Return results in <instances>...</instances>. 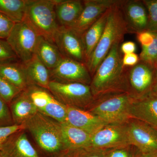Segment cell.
I'll return each mask as SVG.
<instances>
[{
	"label": "cell",
	"instance_id": "cell-1",
	"mask_svg": "<svg viewBox=\"0 0 157 157\" xmlns=\"http://www.w3.org/2000/svg\"><path fill=\"white\" fill-rule=\"evenodd\" d=\"M121 44H116L98 67L90 86L95 100L107 94L125 92V76L127 67L122 65Z\"/></svg>",
	"mask_w": 157,
	"mask_h": 157
},
{
	"label": "cell",
	"instance_id": "cell-2",
	"mask_svg": "<svg viewBox=\"0 0 157 157\" xmlns=\"http://www.w3.org/2000/svg\"><path fill=\"white\" fill-rule=\"evenodd\" d=\"M118 1L110 8L101 39L86 64L92 78L113 47L116 44H121L125 35L128 33Z\"/></svg>",
	"mask_w": 157,
	"mask_h": 157
},
{
	"label": "cell",
	"instance_id": "cell-3",
	"mask_svg": "<svg viewBox=\"0 0 157 157\" xmlns=\"http://www.w3.org/2000/svg\"><path fill=\"white\" fill-rule=\"evenodd\" d=\"M23 124L44 151L56 156L64 151L61 123L57 121L38 111Z\"/></svg>",
	"mask_w": 157,
	"mask_h": 157
},
{
	"label": "cell",
	"instance_id": "cell-4",
	"mask_svg": "<svg viewBox=\"0 0 157 157\" xmlns=\"http://www.w3.org/2000/svg\"><path fill=\"white\" fill-rule=\"evenodd\" d=\"M53 0H29L23 21L39 36L53 42L59 25Z\"/></svg>",
	"mask_w": 157,
	"mask_h": 157
},
{
	"label": "cell",
	"instance_id": "cell-5",
	"mask_svg": "<svg viewBox=\"0 0 157 157\" xmlns=\"http://www.w3.org/2000/svg\"><path fill=\"white\" fill-rule=\"evenodd\" d=\"M133 98L126 92L107 94L95 99L87 110L107 124H125L131 119L128 109Z\"/></svg>",
	"mask_w": 157,
	"mask_h": 157
},
{
	"label": "cell",
	"instance_id": "cell-6",
	"mask_svg": "<svg viewBox=\"0 0 157 157\" xmlns=\"http://www.w3.org/2000/svg\"><path fill=\"white\" fill-rule=\"evenodd\" d=\"M48 90L57 100L67 107L87 109L95 101L90 86L87 85L51 81Z\"/></svg>",
	"mask_w": 157,
	"mask_h": 157
},
{
	"label": "cell",
	"instance_id": "cell-7",
	"mask_svg": "<svg viewBox=\"0 0 157 157\" xmlns=\"http://www.w3.org/2000/svg\"><path fill=\"white\" fill-rule=\"evenodd\" d=\"M39 36L23 21L14 24L6 39L20 62L26 63L35 56Z\"/></svg>",
	"mask_w": 157,
	"mask_h": 157
},
{
	"label": "cell",
	"instance_id": "cell-8",
	"mask_svg": "<svg viewBox=\"0 0 157 157\" xmlns=\"http://www.w3.org/2000/svg\"><path fill=\"white\" fill-rule=\"evenodd\" d=\"M155 70L140 61L132 67H127L125 76V90L134 98H139L151 92L155 82Z\"/></svg>",
	"mask_w": 157,
	"mask_h": 157
},
{
	"label": "cell",
	"instance_id": "cell-9",
	"mask_svg": "<svg viewBox=\"0 0 157 157\" xmlns=\"http://www.w3.org/2000/svg\"><path fill=\"white\" fill-rule=\"evenodd\" d=\"M25 90L38 112L60 123H66L67 106L57 100L48 90L37 86L31 85L28 86Z\"/></svg>",
	"mask_w": 157,
	"mask_h": 157
},
{
	"label": "cell",
	"instance_id": "cell-10",
	"mask_svg": "<svg viewBox=\"0 0 157 157\" xmlns=\"http://www.w3.org/2000/svg\"><path fill=\"white\" fill-rule=\"evenodd\" d=\"M53 42L63 57L86 65V59L82 36L76 31L59 26L54 36Z\"/></svg>",
	"mask_w": 157,
	"mask_h": 157
},
{
	"label": "cell",
	"instance_id": "cell-11",
	"mask_svg": "<svg viewBox=\"0 0 157 157\" xmlns=\"http://www.w3.org/2000/svg\"><path fill=\"white\" fill-rule=\"evenodd\" d=\"M51 81L63 83H78L90 86L92 80L86 65L63 57L55 68L50 70Z\"/></svg>",
	"mask_w": 157,
	"mask_h": 157
},
{
	"label": "cell",
	"instance_id": "cell-12",
	"mask_svg": "<svg viewBox=\"0 0 157 157\" xmlns=\"http://www.w3.org/2000/svg\"><path fill=\"white\" fill-rule=\"evenodd\" d=\"M128 145L131 144L126 123L113 124L104 126L92 135L87 147L104 150Z\"/></svg>",
	"mask_w": 157,
	"mask_h": 157
},
{
	"label": "cell",
	"instance_id": "cell-13",
	"mask_svg": "<svg viewBox=\"0 0 157 157\" xmlns=\"http://www.w3.org/2000/svg\"><path fill=\"white\" fill-rule=\"evenodd\" d=\"M130 144L141 152L157 151V129L131 118L126 123Z\"/></svg>",
	"mask_w": 157,
	"mask_h": 157
},
{
	"label": "cell",
	"instance_id": "cell-14",
	"mask_svg": "<svg viewBox=\"0 0 157 157\" xmlns=\"http://www.w3.org/2000/svg\"><path fill=\"white\" fill-rule=\"evenodd\" d=\"M118 5L126 23L128 33L137 34L147 31L148 14L140 0H118Z\"/></svg>",
	"mask_w": 157,
	"mask_h": 157
},
{
	"label": "cell",
	"instance_id": "cell-15",
	"mask_svg": "<svg viewBox=\"0 0 157 157\" xmlns=\"http://www.w3.org/2000/svg\"><path fill=\"white\" fill-rule=\"evenodd\" d=\"M117 0H84L80 16L70 28L82 36Z\"/></svg>",
	"mask_w": 157,
	"mask_h": 157
},
{
	"label": "cell",
	"instance_id": "cell-16",
	"mask_svg": "<svg viewBox=\"0 0 157 157\" xmlns=\"http://www.w3.org/2000/svg\"><path fill=\"white\" fill-rule=\"evenodd\" d=\"M130 118L150 125L157 129V95L151 92L139 98H133L128 109Z\"/></svg>",
	"mask_w": 157,
	"mask_h": 157
},
{
	"label": "cell",
	"instance_id": "cell-17",
	"mask_svg": "<svg viewBox=\"0 0 157 157\" xmlns=\"http://www.w3.org/2000/svg\"><path fill=\"white\" fill-rule=\"evenodd\" d=\"M0 155L2 157H41L29 140L25 130L11 135L3 144Z\"/></svg>",
	"mask_w": 157,
	"mask_h": 157
},
{
	"label": "cell",
	"instance_id": "cell-18",
	"mask_svg": "<svg viewBox=\"0 0 157 157\" xmlns=\"http://www.w3.org/2000/svg\"><path fill=\"white\" fill-rule=\"evenodd\" d=\"M65 123L82 129L91 135L107 125L87 109L67 106Z\"/></svg>",
	"mask_w": 157,
	"mask_h": 157
},
{
	"label": "cell",
	"instance_id": "cell-19",
	"mask_svg": "<svg viewBox=\"0 0 157 157\" xmlns=\"http://www.w3.org/2000/svg\"><path fill=\"white\" fill-rule=\"evenodd\" d=\"M14 125H21L33 116L38 110L25 90L19 93L9 104Z\"/></svg>",
	"mask_w": 157,
	"mask_h": 157
},
{
	"label": "cell",
	"instance_id": "cell-20",
	"mask_svg": "<svg viewBox=\"0 0 157 157\" xmlns=\"http://www.w3.org/2000/svg\"><path fill=\"white\" fill-rule=\"evenodd\" d=\"M55 3L57 20L59 26L71 27L81 14L83 1L53 0Z\"/></svg>",
	"mask_w": 157,
	"mask_h": 157
},
{
	"label": "cell",
	"instance_id": "cell-21",
	"mask_svg": "<svg viewBox=\"0 0 157 157\" xmlns=\"http://www.w3.org/2000/svg\"><path fill=\"white\" fill-rule=\"evenodd\" d=\"M23 64L28 86H37L48 90L51 81L50 70L35 55Z\"/></svg>",
	"mask_w": 157,
	"mask_h": 157
},
{
	"label": "cell",
	"instance_id": "cell-22",
	"mask_svg": "<svg viewBox=\"0 0 157 157\" xmlns=\"http://www.w3.org/2000/svg\"><path fill=\"white\" fill-rule=\"evenodd\" d=\"M35 55L49 70L57 66L63 57L53 42L39 36Z\"/></svg>",
	"mask_w": 157,
	"mask_h": 157
},
{
	"label": "cell",
	"instance_id": "cell-23",
	"mask_svg": "<svg viewBox=\"0 0 157 157\" xmlns=\"http://www.w3.org/2000/svg\"><path fill=\"white\" fill-rule=\"evenodd\" d=\"M61 127L64 151L88 146L91 135L67 124H61Z\"/></svg>",
	"mask_w": 157,
	"mask_h": 157
},
{
	"label": "cell",
	"instance_id": "cell-24",
	"mask_svg": "<svg viewBox=\"0 0 157 157\" xmlns=\"http://www.w3.org/2000/svg\"><path fill=\"white\" fill-rule=\"evenodd\" d=\"M0 76L21 91L28 86L24 66L21 62L0 63Z\"/></svg>",
	"mask_w": 157,
	"mask_h": 157
},
{
	"label": "cell",
	"instance_id": "cell-25",
	"mask_svg": "<svg viewBox=\"0 0 157 157\" xmlns=\"http://www.w3.org/2000/svg\"><path fill=\"white\" fill-rule=\"evenodd\" d=\"M111 7L105 11L99 19L82 35V40L84 45L86 63L101 39Z\"/></svg>",
	"mask_w": 157,
	"mask_h": 157
},
{
	"label": "cell",
	"instance_id": "cell-26",
	"mask_svg": "<svg viewBox=\"0 0 157 157\" xmlns=\"http://www.w3.org/2000/svg\"><path fill=\"white\" fill-rule=\"evenodd\" d=\"M29 0H0V13L15 23L24 19Z\"/></svg>",
	"mask_w": 157,
	"mask_h": 157
},
{
	"label": "cell",
	"instance_id": "cell-27",
	"mask_svg": "<svg viewBox=\"0 0 157 157\" xmlns=\"http://www.w3.org/2000/svg\"><path fill=\"white\" fill-rule=\"evenodd\" d=\"M153 32V41L148 46L141 48L139 58L140 61L146 63L155 70L157 63V31Z\"/></svg>",
	"mask_w": 157,
	"mask_h": 157
},
{
	"label": "cell",
	"instance_id": "cell-28",
	"mask_svg": "<svg viewBox=\"0 0 157 157\" xmlns=\"http://www.w3.org/2000/svg\"><path fill=\"white\" fill-rule=\"evenodd\" d=\"M106 157H136L137 151L132 145L103 150Z\"/></svg>",
	"mask_w": 157,
	"mask_h": 157
},
{
	"label": "cell",
	"instance_id": "cell-29",
	"mask_svg": "<svg viewBox=\"0 0 157 157\" xmlns=\"http://www.w3.org/2000/svg\"><path fill=\"white\" fill-rule=\"evenodd\" d=\"M21 91L0 76V98L8 104Z\"/></svg>",
	"mask_w": 157,
	"mask_h": 157
},
{
	"label": "cell",
	"instance_id": "cell-30",
	"mask_svg": "<svg viewBox=\"0 0 157 157\" xmlns=\"http://www.w3.org/2000/svg\"><path fill=\"white\" fill-rule=\"evenodd\" d=\"M148 14L147 31H157V0H142Z\"/></svg>",
	"mask_w": 157,
	"mask_h": 157
},
{
	"label": "cell",
	"instance_id": "cell-31",
	"mask_svg": "<svg viewBox=\"0 0 157 157\" xmlns=\"http://www.w3.org/2000/svg\"><path fill=\"white\" fill-rule=\"evenodd\" d=\"M63 152L69 157H106L103 150L90 147L70 150Z\"/></svg>",
	"mask_w": 157,
	"mask_h": 157
},
{
	"label": "cell",
	"instance_id": "cell-32",
	"mask_svg": "<svg viewBox=\"0 0 157 157\" xmlns=\"http://www.w3.org/2000/svg\"><path fill=\"white\" fill-rule=\"evenodd\" d=\"M17 59L7 40L0 39V63L15 61Z\"/></svg>",
	"mask_w": 157,
	"mask_h": 157
},
{
	"label": "cell",
	"instance_id": "cell-33",
	"mask_svg": "<svg viewBox=\"0 0 157 157\" xmlns=\"http://www.w3.org/2000/svg\"><path fill=\"white\" fill-rule=\"evenodd\" d=\"M14 125L9 104L0 98V127Z\"/></svg>",
	"mask_w": 157,
	"mask_h": 157
},
{
	"label": "cell",
	"instance_id": "cell-34",
	"mask_svg": "<svg viewBox=\"0 0 157 157\" xmlns=\"http://www.w3.org/2000/svg\"><path fill=\"white\" fill-rule=\"evenodd\" d=\"M25 130L24 125H13L9 126L0 127V150L8 138L15 132Z\"/></svg>",
	"mask_w": 157,
	"mask_h": 157
},
{
	"label": "cell",
	"instance_id": "cell-35",
	"mask_svg": "<svg viewBox=\"0 0 157 157\" xmlns=\"http://www.w3.org/2000/svg\"><path fill=\"white\" fill-rule=\"evenodd\" d=\"M15 24L8 17L0 13V39H7Z\"/></svg>",
	"mask_w": 157,
	"mask_h": 157
},
{
	"label": "cell",
	"instance_id": "cell-36",
	"mask_svg": "<svg viewBox=\"0 0 157 157\" xmlns=\"http://www.w3.org/2000/svg\"><path fill=\"white\" fill-rule=\"evenodd\" d=\"M137 38L138 42L142 47H145L151 44L154 39V35L153 32L146 31L137 34Z\"/></svg>",
	"mask_w": 157,
	"mask_h": 157
},
{
	"label": "cell",
	"instance_id": "cell-37",
	"mask_svg": "<svg viewBox=\"0 0 157 157\" xmlns=\"http://www.w3.org/2000/svg\"><path fill=\"white\" fill-rule=\"evenodd\" d=\"M140 61V58L135 53L123 55L122 65L124 67H132L137 64Z\"/></svg>",
	"mask_w": 157,
	"mask_h": 157
},
{
	"label": "cell",
	"instance_id": "cell-38",
	"mask_svg": "<svg viewBox=\"0 0 157 157\" xmlns=\"http://www.w3.org/2000/svg\"><path fill=\"white\" fill-rule=\"evenodd\" d=\"M120 50L123 55L135 53L136 50V45L135 42L128 41L122 43Z\"/></svg>",
	"mask_w": 157,
	"mask_h": 157
},
{
	"label": "cell",
	"instance_id": "cell-39",
	"mask_svg": "<svg viewBox=\"0 0 157 157\" xmlns=\"http://www.w3.org/2000/svg\"><path fill=\"white\" fill-rule=\"evenodd\" d=\"M136 157H157V151L148 152H141L138 150Z\"/></svg>",
	"mask_w": 157,
	"mask_h": 157
},
{
	"label": "cell",
	"instance_id": "cell-40",
	"mask_svg": "<svg viewBox=\"0 0 157 157\" xmlns=\"http://www.w3.org/2000/svg\"><path fill=\"white\" fill-rule=\"evenodd\" d=\"M151 92L157 95V79H156L155 82L153 86Z\"/></svg>",
	"mask_w": 157,
	"mask_h": 157
},
{
	"label": "cell",
	"instance_id": "cell-41",
	"mask_svg": "<svg viewBox=\"0 0 157 157\" xmlns=\"http://www.w3.org/2000/svg\"><path fill=\"white\" fill-rule=\"evenodd\" d=\"M54 157H69L67 155L65 154L64 152H63L60 154L57 155L56 156H55Z\"/></svg>",
	"mask_w": 157,
	"mask_h": 157
},
{
	"label": "cell",
	"instance_id": "cell-42",
	"mask_svg": "<svg viewBox=\"0 0 157 157\" xmlns=\"http://www.w3.org/2000/svg\"><path fill=\"white\" fill-rule=\"evenodd\" d=\"M155 71L156 78V79H157V63L156 65L155 69Z\"/></svg>",
	"mask_w": 157,
	"mask_h": 157
},
{
	"label": "cell",
	"instance_id": "cell-43",
	"mask_svg": "<svg viewBox=\"0 0 157 157\" xmlns=\"http://www.w3.org/2000/svg\"><path fill=\"white\" fill-rule=\"evenodd\" d=\"M0 157H2V156L1 155H0Z\"/></svg>",
	"mask_w": 157,
	"mask_h": 157
}]
</instances>
